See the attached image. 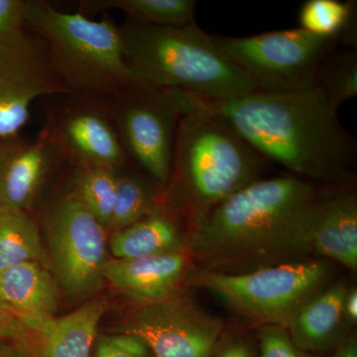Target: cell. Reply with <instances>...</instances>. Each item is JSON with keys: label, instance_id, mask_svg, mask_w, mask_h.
Segmentation results:
<instances>
[{"label": "cell", "instance_id": "9", "mask_svg": "<svg viewBox=\"0 0 357 357\" xmlns=\"http://www.w3.org/2000/svg\"><path fill=\"white\" fill-rule=\"evenodd\" d=\"M47 241L54 277L75 298L102 287L100 270L107 258V229L70 192L56 202L46 218Z\"/></svg>", "mask_w": 357, "mask_h": 357}, {"label": "cell", "instance_id": "5", "mask_svg": "<svg viewBox=\"0 0 357 357\" xmlns=\"http://www.w3.org/2000/svg\"><path fill=\"white\" fill-rule=\"evenodd\" d=\"M25 26L44 40L52 70L73 96L109 100L141 81L123 58L119 26L27 0Z\"/></svg>", "mask_w": 357, "mask_h": 357}, {"label": "cell", "instance_id": "31", "mask_svg": "<svg viewBox=\"0 0 357 357\" xmlns=\"http://www.w3.org/2000/svg\"><path fill=\"white\" fill-rule=\"evenodd\" d=\"M0 357H34L29 349L14 340H0Z\"/></svg>", "mask_w": 357, "mask_h": 357}, {"label": "cell", "instance_id": "33", "mask_svg": "<svg viewBox=\"0 0 357 357\" xmlns=\"http://www.w3.org/2000/svg\"><path fill=\"white\" fill-rule=\"evenodd\" d=\"M333 357H357V340L356 335L344 337L335 349Z\"/></svg>", "mask_w": 357, "mask_h": 357}, {"label": "cell", "instance_id": "4", "mask_svg": "<svg viewBox=\"0 0 357 357\" xmlns=\"http://www.w3.org/2000/svg\"><path fill=\"white\" fill-rule=\"evenodd\" d=\"M119 30L126 65L147 83L215 100L259 91L196 22L164 27L126 18Z\"/></svg>", "mask_w": 357, "mask_h": 357}, {"label": "cell", "instance_id": "26", "mask_svg": "<svg viewBox=\"0 0 357 357\" xmlns=\"http://www.w3.org/2000/svg\"><path fill=\"white\" fill-rule=\"evenodd\" d=\"M93 357H154L144 342L128 333L96 338Z\"/></svg>", "mask_w": 357, "mask_h": 357}, {"label": "cell", "instance_id": "29", "mask_svg": "<svg viewBox=\"0 0 357 357\" xmlns=\"http://www.w3.org/2000/svg\"><path fill=\"white\" fill-rule=\"evenodd\" d=\"M0 340H14L26 347L30 342V333L18 317L0 300Z\"/></svg>", "mask_w": 357, "mask_h": 357}, {"label": "cell", "instance_id": "8", "mask_svg": "<svg viewBox=\"0 0 357 357\" xmlns=\"http://www.w3.org/2000/svg\"><path fill=\"white\" fill-rule=\"evenodd\" d=\"M102 103L131 161L166 185L180 116L175 91L141 79Z\"/></svg>", "mask_w": 357, "mask_h": 357}, {"label": "cell", "instance_id": "12", "mask_svg": "<svg viewBox=\"0 0 357 357\" xmlns=\"http://www.w3.org/2000/svg\"><path fill=\"white\" fill-rule=\"evenodd\" d=\"M73 96L52 70L46 42L25 33L0 47V137H15L43 96Z\"/></svg>", "mask_w": 357, "mask_h": 357}, {"label": "cell", "instance_id": "30", "mask_svg": "<svg viewBox=\"0 0 357 357\" xmlns=\"http://www.w3.org/2000/svg\"><path fill=\"white\" fill-rule=\"evenodd\" d=\"M211 357H256L252 347L243 338H232L215 349Z\"/></svg>", "mask_w": 357, "mask_h": 357}, {"label": "cell", "instance_id": "6", "mask_svg": "<svg viewBox=\"0 0 357 357\" xmlns=\"http://www.w3.org/2000/svg\"><path fill=\"white\" fill-rule=\"evenodd\" d=\"M331 278L328 260L304 258L239 274L199 270L192 281L249 321L286 328L296 312L326 289Z\"/></svg>", "mask_w": 357, "mask_h": 357}, {"label": "cell", "instance_id": "28", "mask_svg": "<svg viewBox=\"0 0 357 357\" xmlns=\"http://www.w3.org/2000/svg\"><path fill=\"white\" fill-rule=\"evenodd\" d=\"M27 0H0V47L24 36Z\"/></svg>", "mask_w": 357, "mask_h": 357}, {"label": "cell", "instance_id": "23", "mask_svg": "<svg viewBox=\"0 0 357 357\" xmlns=\"http://www.w3.org/2000/svg\"><path fill=\"white\" fill-rule=\"evenodd\" d=\"M314 86L335 112L342 103L356 96V49L338 47L328 54L317 70Z\"/></svg>", "mask_w": 357, "mask_h": 357}, {"label": "cell", "instance_id": "32", "mask_svg": "<svg viewBox=\"0 0 357 357\" xmlns=\"http://www.w3.org/2000/svg\"><path fill=\"white\" fill-rule=\"evenodd\" d=\"M344 314L349 326L356 325L357 321V291L356 288H349L344 300Z\"/></svg>", "mask_w": 357, "mask_h": 357}, {"label": "cell", "instance_id": "19", "mask_svg": "<svg viewBox=\"0 0 357 357\" xmlns=\"http://www.w3.org/2000/svg\"><path fill=\"white\" fill-rule=\"evenodd\" d=\"M180 213L164 199L158 208L124 229L112 234L109 248L115 259H135L187 251L178 222Z\"/></svg>", "mask_w": 357, "mask_h": 357}, {"label": "cell", "instance_id": "17", "mask_svg": "<svg viewBox=\"0 0 357 357\" xmlns=\"http://www.w3.org/2000/svg\"><path fill=\"white\" fill-rule=\"evenodd\" d=\"M347 291L344 282L333 284L296 312L286 331L298 349L310 354L328 351L349 335L351 326L344 314Z\"/></svg>", "mask_w": 357, "mask_h": 357}, {"label": "cell", "instance_id": "21", "mask_svg": "<svg viewBox=\"0 0 357 357\" xmlns=\"http://www.w3.org/2000/svg\"><path fill=\"white\" fill-rule=\"evenodd\" d=\"M79 6L84 13L117 9L126 13L128 20L164 27H178L196 22L195 0H88L82 1Z\"/></svg>", "mask_w": 357, "mask_h": 357}, {"label": "cell", "instance_id": "24", "mask_svg": "<svg viewBox=\"0 0 357 357\" xmlns=\"http://www.w3.org/2000/svg\"><path fill=\"white\" fill-rule=\"evenodd\" d=\"M73 192L105 229H109L116 197L117 171L91 167L77 169Z\"/></svg>", "mask_w": 357, "mask_h": 357}, {"label": "cell", "instance_id": "27", "mask_svg": "<svg viewBox=\"0 0 357 357\" xmlns=\"http://www.w3.org/2000/svg\"><path fill=\"white\" fill-rule=\"evenodd\" d=\"M256 357H312L293 344L286 328L278 326H259Z\"/></svg>", "mask_w": 357, "mask_h": 357}, {"label": "cell", "instance_id": "10", "mask_svg": "<svg viewBox=\"0 0 357 357\" xmlns=\"http://www.w3.org/2000/svg\"><path fill=\"white\" fill-rule=\"evenodd\" d=\"M222 332L220 319L177 293L137 304L121 331L140 338L154 357H211Z\"/></svg>", "mask_w": 357, "mask_h": 357}, {"label": "cell", "instance_id": "1", "mask_svg": "<svg viewBox=\"0 0 357 357\" xmlns=\"http://www.w3.org/2000/svg\"><path fill=\"white\" fill-rule=\"evenodd\" d=\"M326 187L293 175L259 178L192 230L188 252L199 270L223 274L307 258Z\"/></svg>", "mask_w": 357, "mask_h": 357}, {"label": "cell", "instance_id": "14", "mask_svg": "<svg viewBox=\"0 0 357 357\" xmlns=\"http://www.w3.org/2000/svg\"><path fill=\"white\" fill-rule=\"evenodd\" d=\"M188 251L135 258L107 259L102 280L137 304L155 302L177 293L190 270Z\"/></svg>", "mask_w": 357, "mask_h": 357}, {"label": "cell", "instance_id": "11", "mask_svg": "<svg viewBox=\"0 0 357 357\" xmlns=\"http://www.w3.org/2000/svg\"><path fill=\"white\" fill-rule=\"evenodd\" d=\"M47 115L43 130L64 161L77 169H119L131 162L100 100L65 96Z\"/></svg>", "mask_w": 357, "mask_h": 357}, {"label": "cell", "instance_id": "18", "mask_svg": "<svg viewBox=\"0 0 357 357\" xmlns=\"http://www.w3.org/2000/svg\"><path fill=\"white\" fill-rule=\"evenodd\" d=\"M107 309L105 298H98L48 319L32 333L28 349L34 357H93L98 324Z\"/></svg>", "mask_w": 357, "mask_h": 357}, {"label": "cell", "instance_id": "16", "mask_svg": "<svg viewBox=\"0 0 357 357\" xmlns=\"http://www.w3.org/2000/svg\"><path fill=\"white\" fill-rule=\"evenodd\" d=\"M0 300L18 317L31 340L41 324L55 317L58 283L41 262L21 263L0 272Z\"/></svg>", "mask_w": 357, "mask_h": 357}, {"label": "cell", "instance_id": "7", "mask_svg": "<svg viewBox=\"0 0 357 357\" xmlns=\"http://www.w3.org/2000/svg\"><path fill=\"white\" fill-rule=\"evenodd\" d=\"M211 36L257 89L266 93L312 88L324 59L340 46V36H317L300 27L248 37Z\"/></svg>", "mask_w": 357, "mask_h": 357}, {"label": "cell", "instance_id": "2", "mask_svg": "<svg viewBox=\"0 0 357 357\" xmlns=\"http://www.w3.org/2000/svg\"><path fill=\"white\" fill-rule=\"evenodd\" d=\"M201 98L268 163L319 185L354 184L356 140L316 86L256 91L227 100Z\"/></svg>", "mask_w": 357, "mask_h": 357}, {"label": "cell", "instance_id": "13", "mask_svg": "<svg viewBox=\"0 0 357 357\" xmlns=\"http://www.w3.org/2000/svg\"><path fill=\"white\" fill-rule=\"evenodd\" d=\"M64 159L42 129L34 139L0 146V211H25Z\"/></svg>", "mask_w": 357, "mask_h": 357}, {"label": "cell", "instance_id": "15", "mask_svg": "<svg viewBox=\"0 0 357 357\" xmlns=\"http://www.w3.org/2000/svg\"><path fill=\"white\" fill-rule=\"evenodd\" d=\"M311 255L357 268V196L354 184L326 185L310 239Z\"/></svg>", "mask_w": 357, "mask_h": 357}, {"label": "cell", "instance_id": "20", "mask_svg": "<svg viewBox=\"0 0 357 357\" xmlns=\"http://www.w3.org/2000/svg\"><path fill=\"white\" fill-rule=\"evenodd\" d=\"M126 167L117 171L116 197L109 227L112 232L142 220L165 199V185L146 172L124 170Z\"/></svg>", "mask_w": 357, "mask_h": 357}, {"label": "cell", "instance_id": "25", "mask_svg": "<svg viewBox=\"0 0 357 357\" xmlns=\"http://www.w3.org/2000/svg\"><path fill=\"white\" fill-rule=\"evenodd\" d=\"M356 15V1L307 0L300 9V28L317 36H340Z\"/></svg>", "mask_w": 357, "mask_h": 357}, {"label": "cell", "instance_id": "3", "mask_svg": "<svg viewBox=\"0 0 357 357\" xmlns=\"http://www.w3.org/2000/svg\"><path fill=\"white\" fill-rule=\"evenodd\" d=\"M175 93L180 116L165 197L192 230L218 204L264 177L268 162L199 96Z\"/></svg>", "mask_w": 357, "mask_h": 357}, {"label": "cell", "instance_id": "22", "mask_svg": "<svg viewBox=\"0 0 357 357\" xmlns=\"http://www.w3.org/2000/svg\"><path fill=\"white\" fill-rule=\"evenodd\" d=\"M44 259L38 225L25 211H0V272Z\"/></svg>", "mask_w": 357, "mask_h": 357}]
</instances>
